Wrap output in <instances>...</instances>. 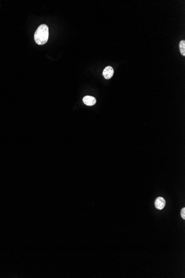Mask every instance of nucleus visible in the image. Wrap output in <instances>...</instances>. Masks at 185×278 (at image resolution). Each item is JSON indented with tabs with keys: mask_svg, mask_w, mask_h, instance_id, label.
I'll return each instance as SVG.
<instances>
[{
	"mask_svg": "<svg viewBox=\"0 0 185 278\" xmlns=\"http://www.w3.org/2000/svg\"><path fill=\"white\" fill-rule=\"evenodd\" d=\"M48 27L45 24L40 25L35 32L34 35L35 41L37 44L43 45L46 44L48 40Z\"/></svg>",
	"mask_w": 185,
	"mask_h": 278,
	"instance_id": "obj_1",
	"label": "nucleus"
},
{
	"mask_svg": "<svg viewBox=\"0 0 185 278\" xmlns=\"http://www.w3.org/2000/svg\"><path fill=\"white\" fill-rule=\"evenodd\" d=\"M114 74V69L111 66H108L105 68L103 72V75L105 79L109 80L113 77Z\"/></svg>",
	"mask_w": 185,
	"mask_h": 278,
	"instance_id": "obj_2",
	"label": "nucleus"
},
{
	"mask_svg": "<svg viewBox=\"0 0 185 278\" xmlns=\"http://www.w3.org/2000/svg\"><path fill=\"white\" fill-rule=\"evenodd\" d=\"M166 205V201L162 197H158L155 202V207L158 209H162Z\"/></svg>",
	"mask_w": 185,
	"mask_h": 278,
	"instance_id": "obj_3",
	"label": "nucleus"
},
{
	"mask_svg": "<svg viewBox=\"0 0 185 278\" xmlns=\"http://www.w3.org/2000/svg\"><path fill=\"white\" fill-rule=\"evenodd\" d=\"M83 101L85 105L89 106H92L95 105L97 102L96 99L94 97L90 96H87L84 97L83 99Z\"/></svg>",
	"mask_w": 185,
	"mask_h": 278,
	"instance_id": "obj_4",
	"label": "nucleus"
},
{
	"mask_svg": "<svg viewBox=\"0 0 185 278\" xmlns=\"http://www.w3.org/2000/svg\"><path fill=\"white\" fill-rule=\"evenodd\" d=\"M179 47H180V51L181 52L182 55L184 56H185V41L184 40L181 41L180 42L179 44Z\"/></svg>",
	"mask_w": 185,
	"mask_h": 278,
	"instance_id": "obj_5",
	"label": "nucleus"
},
{
	"mask_svg": "<svg viewBox=\"0 0 185 278\" xmlns=\"http://www.w3.org/2000/svg\"><path fill=\"white\" fill-rule=\"evenodd\" d=\"M181 215L182 218L184 219H185V208H184L182 209L181 210Z\"/></svg>",
	"mask_w": 185,
	"mask_h": 278,
	"instance_id": "obj_6",
	"label": "nucleus"
}]
</instances>
